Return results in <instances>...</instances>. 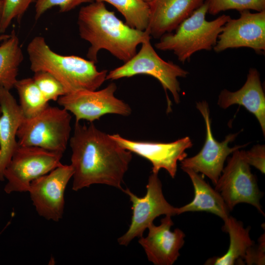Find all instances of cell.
I'll return each instance as SVG.
<instances>
[{
    "label": "cell",
    "mask_w": 265,
    "mask_h": 265,
    "mask_svg": "<svg viewBox=\"0 0 265 265\" xmlns=\"http://www.w3.org/2000/svg\"><path fill=\"white\" fill-rule=\"evenodd\" d=\"M238 18L224 25L213 49L219 53L229 48L248 47L257 53L265 51V10L252 13L239 12Z\"/></svg>",
    "instance_id": "4fadbf2b"
},
{
    "label": "cell",
    "mask_w": 265,
    "mask_h": 265,
    "mask_svg": "<svg viewBox=\"0 0 265 265\" xmlns=\"http://www.w3.org/2000/svg\"><path fill=\"white\" fill-rule=\"evenodd\" d=\"M205 0H152L146 30L151 37L160 38L171 33L203 4Z\"/></svg>",
    "instance_id": "2e32d148"
},
{
    "label": "cell",
    "mask_w": 265,
    "mask_h": 265,
    "mask_svg": "<svg viewBox=\"0 0 265 265\" xmlns=\"http://www.w3.org/2000/svg\"><path fill=\"white\" fill-rule=\"evenodd\" d=\"M148 75L157 79L164 89L168 103L167 110H171V101L167 90L173 95L176 103L180 102L181 91L178 78H185L188 72L171 61L162 59L156 53L150 43V39L141 44L138 53L124 64L111 71L106 80H116L137 75Z\"/></svg>",
    "instance_id": "8992f818"
},
{
    "label": "cell",
    "mask_w": 265,
    "mask_h": 265,
    "mask_svg": "<svg viewBox=\"0 0 265 265\" xmlns=\"http://www.w3.org/2000/svg\"><path fill=\"white\" fill-rule=\"evenodd\" d=\"M73 173L71 164H61L31 183L27 192L39 216L55 222L62 219L65 191Z\"/></svg>",
    "instance_id": "8fae6325"
},
{
    "label": "cell",
    "mask_w": 265,
    "mask_h": 265,
    "mask_svg": "<svg viewBox=\"0 0 265 265\" xmlns=\"http://www.w3.org/2000/svg\"><path fill=\"white\" fill-rule=\"evenodd\" d=\"M77 24L80 38L90 44L87 57L95 63L98 62L99 51L103 49L127 62L136 54L137 46L151 37L146 30L123 23L103 2L94 1L81 7Z\"/></svg>",
    "instance_id": "7a4b0ae2"
},
{
    "label": "cell",
    "mask_w": 265,
    "mask_h": 265,
    "mask_svg": "<svg viewBox=\"0 0 265 265\" xmlns=\"http://www.w3.org/2000/svg\"><path fill=\"white\" fill-rule=\"evenodd\" d=\"M158 174L152 172L149 177L143 197H138L128 188L124 189L132 204V216L129 229L118 239L119 244L127 246L135 238L142 237L144 231L160 215H178V208L170 205L164 197Z\"/></svg>",
    "instance_id": "9c48e42d"
},
{
    "label": "cell",
    "mask_w": 265,
    "mask_h": 265,
    "mask_svg": "<svg viewBox=\"0 0 265 265\" xmlns=\"http://www.w3.org/2000/svg\"><path fill=\"white\" fill-rule=\"evenodd\" d=\"M24 118L19 105L10 90L0 86V181L19 145L17 133Z\"/></svg>",
    "instance_id": "e0dca14e"
},
{
    "label": "cell",
    "mask_w": 265,
    "mask_h": 265,
    "mask_svg": "<svg viewBox=\"0 0 265 265\" xmlns=\"http://www.w3.org/2000/svg\"><path fill=\"white\" fill-rule=\"evenodd\" d=\"M33 0H0V28L4 33L14 19L20 21Z\"/></svg>",
    "instance_id": "484cf974"
},
{
    "label": "cell",
    "mask_w": 265,
    "mask_h": 265,
    "mask_svg": "<svg viewBox=\"0 0 265 265\" xmlns=\"http://www.w3.org/2000/svg\"><path fill=\"white\" fill-rule=\"evenodd\" d=\"M24 55L15 31L0 45V86L10 90L14 87Z\"/></svg>",
    "instance_id": "44dd1931"
},
{
    "label": "cell",
    "mask_w": 265,
    "mask_h": 265,
    "mask_svg": "<svg viewBox=\"0 0 265 265\" xmlns=\"http://www.w3.org/2000/svg\"><path fill=\"white\" fill-rule=\"evenodd\" d=\"M1 3L0 1V18L1 16Z\"/></svg>",
    "instance_id": "4dcf8cb0"
},
{
    "label": "cell",
    "mask_w": 265,
    "mask_h": 265,
    "mask_svg": "<svg viewBox=\"0 0 265 265\" xmlns=\"http://www.w3.org/2000/svg\"><path fill=\"white\" fill-rule=\"evenodd\" d=\"M27 53L33 72H47L64 87L66 94L79 90H97L106 80L107 71L97 70L95 63L76 55H63L53 51L45 38L34 37Z\"/></svg>",
    "instance_id": "3957f363"
},
{
    "label": "cell",
    "mask_w": 265,
    "mask_h": 265,
    "mask_svg": "<svg viewBox=\"0 0 265 265\" xmlns=\"http://www.w3.org/2000/svg\"><path fill=\"white\" fill-rule=\"evenodd\" d=\"M69 144L73 190L103 184L123 191V178L132 159L131 152L97 129L93 122L88 126L75 122Z\"/></svg>",
    "instance_id": "6da1fadb"
},
{
    "label": "cell",
    "mask_w": 265,
    "mask_h": 265,
    "mask_svg": "<svg viewBox=\"0 0 265 265\" xmlns=\"http://www.w3.org/2000/svg\"><path fill=\"white\" fill-rule=\"evenodd\" d=\"M243 156L246 161L260 171L265 172V147L264 145H254L250 150L243 151Z\"/></svg>",
    "instance_id": "83f0119b"
},
{
    "label": "cell",
    "mask_w": 265,
    "mask_h": 265,
    "mask_svg": "<svg viewBox=\"0 0 265 265\" xmlns=\"http://www.w3.org/2000/svg\"><path fill=\"white\" fill-rule=\"evenodd\" d=\"M71 119L65 109L49 105L36 116L24 118L17 133L18 144L63 154L70 138Z\"/></svg>",
    "instance_id": "5b68a950"
},
{
    "label": "cell",
    "mask_w": 265,
    "mask_h": 265,
    "mask_svg": "<svg viewBox=\"0 0 265 265\" xmlns=\"http://www.w3.org/2000/svg\"><path fill=\"white\" fill-rule=\"evenodd\" d=\"M224 222L222 229L230 237L229 249L222 256L208 259L205 265H233L243 263L247 252L254 244L249 236L250 227L245 228L241 221L231 216Z\"/></svg>",
    "instance_id": "ffe728a7"
},
{
    "label": "cell",
    "mask_w": 265,
    "mask_h": 265,
    "mask_svg": "<svg viewBox=\"0 0 265 265\" xmlns=\"http://www.w3.org/2000/svg\"><path fill=\"white\" fill-rule=\"evenodd\" d=\"M63 154L19 145L3 173L7 194L27 192L31 183L61 164Z\"/></svg>",
    "instance_id": "52a82bcc"
},
{
    "label": "cell",
    "mask_w": 265,
    "mask_h": 265,
    "mask_svg": "<svg viewBox=\"0 0 265 265\" xmlns=\"http://www.w3.org/2000/svg\"><path fill=\"white\" fill-rule=\"evenodd\" d=\"M208 13L215 15L222 11L237 10H254L258 12L265 10V0H206Z\"/></svg>",
    "instance_id": "cb8c5ba5"
},
{
    "label": "cell",
    "mask_w": 265,
    "mask_h": 265,
    "mask_svg": "<svg viewBox=\"0 0 265 265\" xmlns=\"http://www.w3.org/2000/svg\"><path fill=\"white\" fill-rule=\"evenodd\" d=\"M9 36H10V34H6L1 33V30H0V41L2 42L4 40L8 38Z\"/></svg>",
    "instance_id": "f546056e"
},
{
    "label": "cell",
    "mask_w": 265,
    "mask_h": 265,
    "mask_svg": "<svg viewBox=\"0 0 265 265\" xmlns=\"http://www.w3.org/2000/svg\"><path fill=\"white\" fill-rule=\"evenodd\" d=\"M222 172L214 189L220 194L230 211L238 204L245 203L265 215L260 204L263 193L244 158L243 150L238 149L233 153Z\"/></svg>",
    "instance_id": "ba28073f"
},
{
    "label": "cell",
    "mask_w": 265,
    "mask_h": 265,
    "mask_svg": "<svg viewBox=\"0 0 265 265\" xmlns=\"http://www.w3.org/2000/svg\"><path fill=\"white\" fill-rule=\"evenodd\" d=\"M196 107L202 115L205 122L206 137L201 150L195 156L186 158L181 161L182 168H189L200 172L210 178L214 185L217 183L223 169L224 163L227 157L235 151L246 145H237L230 147L238 133L228 134L223 141L219 142L213 136L208 103L205 101L196 103Z\"/></svg>",
    "instance_id": "7c38bea8"
},
{
    "label": "cell",
    "mask_w": 265,
    "mask_h": 265,
    "mask_svg": "<svg viewBox=\"0 0 265 265\" xmlns=\"http://www.w3.org/2000/svg\"><path fill=\"white\" fill-rule=\"evenodd\" d=\"M189 176L194 190L192 201L183 207L178 208V215L186 212H206L216 215L223 221L230 216L226 204L220 194L193 170L182 168Z\"/></svg>",
    "instance_id": "d6986e66"
},
{
    "label": "cell",
    "mask_w": 265,
    "mask_h": 265,
    "mask_svg": "<svg viewBox=\"0 0 265 265\" xmlns=\"http://www.w3.org/2000/svg\"><path fill=\"white\" fill-rule=\"evenodd\" d=\"M145 2L149 3V2H150L152 0H143Z\"/></svg>",
    "instance_id": "1f68e13d"
},
{
    "label": "cell",
    "mask_w": 265,
    "mask_h": 265,
    "mask_svg": "<svg viewBox=\"0 0 265 265\" xmlns=\"http://www.w3.org/2000/svg\"><path fill=\"white\" fill-rule=\"evenodd\" d=\"M110 136L123 148L148 160L152 165V172L158 173L165 169L174 178L177 171V163L186 158V149L192 146L188 136L169 143L134 141L119 134Z\"/></svg>",
    "instance_id": "5bb4252c"
},
{
    "label": "cell",
    "mask_w": 265,
    "mask_h": 265,
    "mask_svg": "<svg viewBox=\"0 0 265 265\" xmlns=\"http://www.w3.org/2000/svg\"><path fill=\"white\" fill-rule=\"evenodd\" d=\"M171 216L165 215L159 226L153 223L148 227L146 237L139 238V243L144 249L148 260L155 265H172L178 259L179 251L185 243V234L179 228L173 231Z\"/></svg>",
    "instance_id": "9a60e30c"
},
{
    "label": "cell",
    "mask_w": 265,
    "mask_h": 265,
    "mask_svg": "<svg viewBox=\"0 0 265 265\" xmlns=\"http://www.w3.org/2000/svg\"><path fill=\"white\" fill-rule=\"evenodd\" d=\"M259 239L258 247L255 248L253 245L246 254L244 261L247 265H265V234L262 235Z\"/></svg>",
    "instance_id": "f1b7e54d"
},
{
    "label": "cell",
    "mask_w": 265,
    "mask_h": 265,
    "mask_svg": "<svg viewBox=\"0 0 265 265\" xmlns=\"http://www.w3.org/2000/svg\"><path fill=\"white\" fill-rule=\"evenodd\" d=\"M32 79L48 102L57 101L60 97L66 94L62 84L53 75L47 72H34Z\"/></svg>",
    "instance_id": "d4e9b609"
},
{
    "label": "cell",
    "mask_w": 265,
    "mask_h": 265,
    "mask_svg": "<svg viewBox=\"0 0 265 265\" xmlns=\"http://www.w3.org/2000/svg\"><path fill=\"white\" fill-rule=\"evenodd\" d=\"M208 4L205 1L176 29L174 33L165 34L155 44L161 51H171L178 60L184 63L195 53L211 50L216 45L224 25L231 18L222 15L212 21H207Z\"/></svg>",
    "instance_id": "277c9868"
},
{
    "label": "cell",
    "mask_w": 265,
    "mask_h": 265,
    "mask_svg": "<svg viewBox=\"0 0 265 265\" xmlns=\"http://www.w3.org/2000/svg\"><path fill=\"white\" fill-rule=\"evenodd\" d=\"M106 2L114 6L124 16L126 24L131 27L144 31L150 17L149 4L143 0H93Z\"/></svg>",
    "instance_id": "603a6c76"
},
{
    "label": "cell",
    "mask_w": 265,
    "mask_h": 265,
    "mask_svg": "<svg viewBox=\"0 0 265 265\" xmlns=\"http://www.w3.org/2000/svg\"><path fill=\"white\" fill-rule=\"evenodd\" d=\"M117 86L114 82L100 90H79L60 97L57 102L75 116L76 122L86 120L90 123L107 114L127 116L130 106L115 96Z\"/></svg>",
    "instance_id": "30bf717a"
},
{
    "label": "cell",
    "mask_w": 265,
    "mask_h": 265,
    "mask_svg": "<svg viewBox=\"0 0 265 265\" xmlns=\"http://www.w3.org/2000/svg\"><path fill=\"white\" fill-rule=\"evenodd\" d=\"M234 104L243 106L258 119L265 134V96L260 74L255 68L250 69L242 87L235 92L223 89L220 93L218 105L226 109Z\"/></svg>",
    "instance_id": "ac0fdd59"
},
{
    "label": "cell",
    "mask_w": 265,
    "mask_h": 265,
    "mask_svg": "<svg viewBox=\"0 0 265 265\" xmlns=\"http://www.w3.org/2000/svg\"><path fill=\"white\" fill-rule=\"evenodd\" d=\"M14 88L19 97V106L24 118L36 116L49 105L32 78L18 80Z\"/></svg>",
    "instance_id": "7402d4cb"
},
{
    "label": "cell",
    "mask_w": 265,
    "mask_h": 265,
    "mask_svg": "<svg viewBox=\"0 0 265 265\" xmlns=\"http://www.w3.org/2000/svg\"><path fill=\"white\" fill-rule=\"evenodd\" d=\"M93 0H36L35 5V19L38 20L45 12L51 8L58 6L60 12H66L85 3Z\"/></svg>",
    "instance_id": "4316f807"
}]
</instances>
